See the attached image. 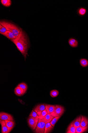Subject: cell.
<instances>
[{
	"label": "cell",
	"instance_id": "obj_1",
	"mask_svg": "<svg viewBox=\"0 0 88 133\" xmlns=\"http://www.w3.org/2000/svg\"><path fill=\"white\" fill-rule=\"evenodd\" d=\"M20 28V31L18 36L15 39L11 41L15 44L18 50L23 56L25 60L28 55L29 41L25 33L21 28Z\"/></svg>",
	"mask_w": 88,
	"mask_h": 133
},
{
	"label": "cell",
	"instance_id": "obj_2",
	"mask_svg": "<svg viewBox=\"0 0 88 133\" xmlns=\"http://www.w3.org/2000/svg\"><path fill=\"white\" fill-rule=\"evenodd\" d=\"M0 24L5 28L7 30L13 33L16 37L18 36L20 33V28H19L12 23L3 21L0 22Z\"/></svg>",
	"mask_w": 88,
	"mask_h": 133
},
{
	"label": "cell",
	"instance_id": "obj_3",
	"mask_svg": "<svg viewBox=\"0 0 88 133\" xmlns=\"http://www.w3.org/2000/svg\"><path fill=\"white\" fill-rule=\"evenodd\" d=\"M39 119V118L34 117L32 116H29L28 118V123L32 130H35L38 124Z\"/></svg>",
	"mask_w": 88,
	"mask_h": 133
},
{
	"label": "cell",
	"instance_id": "obj_4",
	"mask_svg": "<svg viewBox=\"0 0 88 133\" xmlns=\"http://www.w3.org/2000/svg\"><path fill=\"white\" fill-rule=\"evenodd\" d=\"M46 123L41 119H39L37 125L34 132L35 133H44Z\"/></svg>",
	"mask_w": 88,
	"mask_h": 133
},
{
	"label": "cell",
	"instance_id": "obj_5",
	"mask_svg": "<svg viewBox=\"0 0 88 133\" xmlns=\"http://www.w3.org/2000/svg\"><path fill=\"white\" fill-rule=\"evenodd\" d=\"M56 107L54 110L51 113V115L54 117L62 116L65 111V109L63 107L59 105H55Z\"/></svg>",
	"mask_w": 88,
	"mask_h": 133
},
{
	"label": "cell",
	"instance_id": "obj_6",
	"mask_svg": "<svg viewBox=\"0 0 88 133\" xmlns=\"http://www.w3.org/2000/svg\"><path fill=\"white\" fill-rule=\"evenodd\" d=\"M0 119L4 120H10L13 121L14 119L13 116L8 113L1 112L0 113Z\"/></svg>",
	"mask_w": 88,
	"mask_h": 133
},
{
	"label": "cell",
	"instance_id": "obj_7",
	"mask_svg": "<svg viewBox=\"0 0 88 133\" xmlns=\"http://www.w3.org/2000/svg\"><path fill=\"white\" fill-rule=\"evenodd\" d=\"M45 109V104H43L38 105L34 107L33 110L39 116Z\"/></svg>",
	"mask_w": 88,
	"mask_h": 133
},
{
	"label": "cell",
	"instance_id": "obj_8",
	"mask_svg": "<svg viewBox=\"0 0 88 133\" xmlns=\"http://www.w3.org/2000/svg\"><path fill=\"white\" fill-rule=\"evenodd\" d=\"M68 42L69 45L71 47L75 48L77 47L78 43L77 40L73 38H70L68 40Z\"/></svg>",
	"mask_w": 88,
	"mask_h": 133
},
{
	"label": "cell",
	"instance_id": "obj_9",
	"mask_svg": "<svg viewBox=\"0 0 88 133\" xmlns=\"http://www.w3.org/2000/svg\"><path fill=\"white\" fill-rule=\"evenodd\" d=\"M0 123L1 127L2 133H9L8 129L5 120H0Z\"/></svg>",
	"mask_w": 88,
	"mask_h": 133
},
{
	"label": "cell",
	"instance_id": "obj_10",
	"mask_svg": "<svg viewBox=\"0 0 88 133\" xmlns=\"http://www.w3.org/2000/svg\"><path fill=\"white\" fill-rule=\"evenodd\" d=\"M1 34L5 36L9 39L11 40L15 39L17 37H16L14 35L12 32L9 31H7L4 33H2Z\"/></svg>",
	"mask_w": 88,
	"mask_h": 133
},
{
	"label": "cell",
	"instance_id": "obj_11",
	"mask_svg": "<svg viewBox=\"0 0 88 133\" xmlns=\"http://www.w3.org/2000/svg\"><path fill=\"white\" fill-rule=\"evenodd\" d=\"M5 122L7 127L8 129V132L10 133L15 125V123L13 121L5 120Z\"/></svg>",
	"mask_w": 88,
	"mask_h": 133
},
{
	"label": "cell",
	"instance_id": "obj_12",
	"mask_svg": "<svg viewBox=\"0 0 88 133\" xmlns=\"http://www.w3.org/2000/svg\"><path fill=\"white\" fill-rule=\"evenodd\" d=\"M45 109L47 111L48 113L51 114L54 110L56 107L55 105L45 104Z\"/></svg>",
	"mask_w": 88,
	"mask_h": 133
},
{
	"label": "cell",
	"instance_id": "obj_13",
	"mask_svg": "<svg viewBox=\"0 0 88 133\" xmlns=\"http://www.w3.org/2000/svg\"><path fill=\"white\" fill-rule=\"evenodd\" d=\"M14 93L18 96H21L24 95V90L22 88L17 86L15 89Z\"/></svg>",
	"mask_w": 88,
	"mask_h": 133
},
{
	"label": "cell",
	"instance_id": "obj_14",
	"mask_svg": "<svg viewBox=\"0 0 88 133\" xmlns=\"http://www.w3.org/2000/svg\"><path fill=\"white\" fill-rule=\"evenodd\" d=\"M88 126V119L85 117L82 116L80 126L82 127H86Z\"/></svg>",
	"mask_w": 88,
	"mask_h": 133
},
{
	"label": "cell",
	"instance_id": "obj_15",
	"mask_svg": "<svg viewBox=\"0 0 88 133\" xmlns=\"http://www.w3.org/2000/svg\"><path fill=\"white\" fill-rule=\"evenodd\" d=\"M54 117L51 114L49 113H48L42 119V120L45 123H50L51 121L53 119Z\"/></svg>",
	"mask_w": 88,
	"mask_h": 133
},
{
	"label": "cell",
	"instance_id": "obj_16",
	"mask_svg": "<svg viewBox=\"0 0 88 133\" xmlns=\"http://www.w3.org/2000/svg\"><path fill=\"white\" fill-rule=\"evenodd\" d=\"M54 127L51 125L50 123H46L44 133H49L52 131Z\"/></svg>",
	"mask_w": 88,
	"mask_h": 133
},
{
	"label": "cell",
	"instance_id": "obj_17",
	"mask_svg": "<svg viewBox=\"0 0 88 133\" xmlns=\"http://www.w3.org/2000/svg\"><path fill=\"white\" fill-rule=\"evenodd\" d=\"M76 129L74 127L72 122L69 125L67 129L66 133H76Z\"/></svg>",
	"mask_w": 88,
	"mask_h": 133
},
{
	"label": "cell",
	"instance_id": "obj_18",
	"mask_svg": "<svg viewBox=\"0 0 88 133\" xmlns=\"http://www.w3.org/2000/svg\"><path fill=\"white\" fill-rule=\"evenodd\" d=\"M81 119V117L80 116L76 118L72 121L73 125L76 129L80 126Z\"/></svg>",
	"mask_w": 88,
	"mask_h": 133
},
{
	"label": "cell",
	"instance_id": "obj_19",
	"mask_svg": "<svg viewBox=\"0 0 88 133\" xmlns=\"http://www.w3.org/2000/svg\"><path fill=\"white\" fill-rule=\"evenodd\" d=\"M86 12V9L83 7H80L78 8L76 11L77 14L80 16H84Z\"/></svg>",
	"mask_w": 88,
	"mask_h": 133
},
{
	"label": "cell",
	"instance_id": "obj_20",
	"mask_svg": "<svg viewBox=\"0 0 88 133\" xmlns=\"http://www.w3.org/2000/svg\"><path fill=\"white\" fill-rule=\"evenodd\" d=\"M88 129V126L86 127L79 126L76 128V133H82L86 132Z\"/></svg>",
	"mask_w": 88,
	"mask_h": 133
},
{
	"label": "cell",
	"instance_id": "obj_21",
	"mask_svg": "<svg viewBox=\"0 0 88 133\" xmlns=\"http://www.w3.org/2000/svg\"><path fill=\"white\" fill-rule=\"evenodd\" d=\"M80 64L82 67H85L88 65V61L85 59H81L80 60Z\"/></svg>",
	"mask_w": 88,
	"mask_h": 133
},
{
	"label": "cell",
	"instance_id": "obj_22",
	"mask_svg": "<svg viewBox=\"0 0 88 133\" xmlns=\"http://www.w3.org/2000/svg\"><path fill=\"white\" fill-rule=\"evenodd\" d=\"M1 2L3 5L6 7L10 6L11 4V2L10 0H1Z\"/></svg>",
	"mask_w": 88,
	"mask_h": 133
},
{
	"label": "cell",
	"instance_id": "obj_23",
	"mask_svg": "<svg viewBox=\"0 0 88 133\" xmlns=\"http://www.w3.org/2000/svg\"><path fill=\"white\" fill-rule=\"evenodd\" d=\"M18 86L22 88L23 90L24 94L26 92L27 89V86L26 84L24 82H22L19 84Z\"/></svg>",
	"mask_w": 88,
	"mask_h": 133
},
{
	"label": "cell",
	"instance_id": "obj_24",
	"mask_svg": "<svg viewBox=\"0 0 88 133\" xmlns=\"http://www.w3.org/2000/svg\"><path fill=\"white\" fill-rule=\"evenodd\" d=\"M59 94L58 91L56 90H53L51 91L50 95L51 97L54 98L57 97Z\"/></svg>",
	"mask_w": 88,
	"mask_h": 133
},
{
	"label": "cell",
	"instance_id": "obj_25",
	"mask_svg": "<svg viewBox=\"0 0 88 133\" xmlns=\"http://www.w3.org/2000/svg\"><path fill=\"white\" fill-rule=\"evenodd\" d=\"M61 116H60L54 117L53 118L52 121H51L50 122V124L54 128V127L55 124H56L58 121L61 118Z\"/></svg>",
	"mask_w": 88,
	"mask_h": 133
},
{
	"label": "cell",
	"instance_id": "obj_26",
	"mask_svg": "<svg viewBox=\"0 0 88 133\" xmlns=\"http://www.w3.org/2000/svg\"><path fill=\"white\" fill-rule=\"evenodd\" d=\"M48 113L47 111L45 109L41 113L40 115L39 116V118L42 119Z\"/></svg>",
	"mask_w": 88,
	"mask_h": 133
},
{
	"label": "cell",
	"instance_id": "obj_27",
	"mask_svg": "<svg viewBox=\"0 0 88 133\" xmlns=\"http://www.w3.org/2000/svg\"><path fill=\"white\" fill-rule=\"evenodd\" d=\"M7 30L4 26L1 24H0V33L1 34L4 33Z\"/></svg>",
	"mask_w": 88,
	"mask_h": 133
},
{
	"label": "cell",
	"instance_id": "obj_28",
	"mask_svg": "<svg viewBox=\"0 0 88 133\" xmlns=\"http://www.w3.org/2000/svg\"><path fill=\"white\" fill-rule=\"evenodd\" d=\"M29 116H32L34 117L39 118V116L33 109L32 110L31 113H30L29 115Z\"/></svg>",
	"mask_w": 88,
	"mask_h": 133
}]
</instances>
